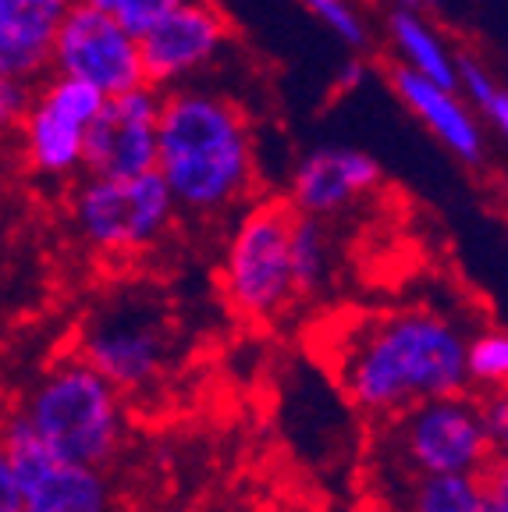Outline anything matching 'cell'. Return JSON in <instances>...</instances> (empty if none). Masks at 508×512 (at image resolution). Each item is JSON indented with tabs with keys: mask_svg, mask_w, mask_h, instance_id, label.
Instances as JSON below:
<instances>
[{
	"mask_svg": "<svg viewBox=\"0 0 508 512\" xmlns=\"http://www.w3.org/2000/svg\"><path fill=\"white\" fill-rule=\"evenodd\" d=\"M47 68L86 82L104 96L125 93V89L146 82L139 36L128 32L111 8L75 4V0L50 40Z\"/></svg>",
	"mask_w": 508,
	"mask_h": 512,
	"instance_id": "9",
	"label": "cell"
},
{
	"mask_svg": "<svg viewBox=\"0 0 508 512\" xmlns=\"http://www.w3.org/2000/svg\"><path fill=\"white\" fill-rule=\"evenodd\" d=\"M363 79H366V64L356 61V57H349V61L342 64V72H338V89H342V93H352V89H359Z\"/></svg>",
	"mask_w": 508,
	"mask_h": 512,
	"instance_id": "27",
	"label": "cell"
},
{
	"mask_svg": "<svg viewBox=\"0 0 508 512\" xmlns=\"http://www.w3.org/2000/svg\"><path fill=\"white\" fill-rule=\"evenodd\" d=\"M75 4H96V8H111V0H75Z\"/></svg>",
	"mask_w": 508,
	"mask_h": 512,
	"instance_id": "28",
	"label": "cell"
},
{
	"mask_svg": "<svg viewBox=\"0 0 508 512\" xmlns=\"http://www.w3.org/2000/svg\"><path fill=\"white\" fill-rule=\"evenodd\" d=\"M104 104V93L68 75H43L40 89H32L29 111L22 125L25 160L36 175L72 178L82 171V146L86 128Z\"/></svg>",
	"mask_w": 508,
	"mask_h": 512,
	"instance_id": "10",
	"label": "cell"
},
{
	"mask_svg": "<svg viewBox=\"0 0 508 512\" xmlns=\"http://www.w3.org/2000/svg\"><path fill=\"white\" fill-rule=\"evenodd\" d=\"M388 32L395 43L398 64L430 82L455 89V50L445 36L427 22L416 8H395L388 15Z\"/></svg>",
	"mask_w": 508,
	"mask_h": 512,
	"instance_id": "16",
	"label": "cell"
},
{
	"mask_svg": "<svg viewBox=\"0 0 508 512\" xmlns=\"http://www.w3.org/2000/svg\"><path fill=\"white\" fill-rule=\"evenodd\" d=\"M395 445L409 470L420 473H487L491 441L469 392L437 395L395 413Z\"/></svg>",
	"mask_w": 508,
	"mask_h": 512,
	"instance_id": "7",
	"label": "cell"
},
{
	"mask_svg": "<svg viewBox=\"0 0 508 512\" xmlns=\"http://www.w3.org/2000/svg\"><path fill=\"white\" fill-rule=\"evenodd\" d=\"M178 4H185V0H111V11L128 32L139 36V32H146L153 22H160L167 11H175Z\"/></svg>",
	"mask_w": 508,
	"mask_h": 512,
	"instance_id": "22",
	"label": "cell"
},
{
	"mask_svg": "<svg viewBox=\"0 0 508 512\" xmlns=\"http://www.w3.org/2000/svg\"><path fill=\"white\" fill-rule=\"evenodd\" d=\"M18 413L54 456L100 470L118 459L128 438L125 395L79 356L57 360L32 384Z\"/></svg>",
	"mask_w": 508,
	"mask_h": 512,
	"instance_id": "3",
	"label": "cell"
},
{
	"mask_svg": "<svg viewBox=\"0 0 508 512\" xmlns=\"http://www.w3.org/2000/svg\"><path fill=\"white\" fill-rule=\"evenodd\" d=\"M29 100H32V82L0 72V132L18 128V121L29 111Z\"/></svg>",
	"mask_w": 508,
	"mask_h": 512,
	"instance_id": "23",
	"label": "cell"
},
{
	"mask_svg": "<svg viewBox=\"0 0 508 512\" xmlns=\"http://www.w3.org/2000/svg\"><path fill=\"white\" fill-rule=\"evenodd\" d=\"M0 448L15 473L22 512H114L107 470L54 456L15 413L0 431Z\"/></svg>",
	"mask_w": 508,
	"mask_h": 512,
	"instance_id": "8",
	"label": "cell"
},
{
	"mask_svg": "<svg viewBox=\"0 0 508 512\" xmlns=\"http://www.w3.org/2000/svg\"><path fill=\"white\" fill-rule=\"evenodd\" d=\"M72 217L89 249L132 256L157 246L178 210L157 171H143L128 178L86 175L72 196Z\"/></svg>",
	"mask_w": 508,
	"mask_h": 512,
	"instance_id": "6",
	"label": "cell"
},
{
	"mask_svg": "<svg viewBox=\"0 0 508 512\" xmlns=\"http://www.w3.org/2000/svg\"><path fill=\"white\" fill-rule=\"evenodd\" d=\"M487 473H420L409 512H480Z\"/></svg>",
	"mask_w": 508,
	"mask_h": 512,
	"instance_id": "18",
	"label": "cell"
},
{
	"mask_svg": "<svg viewBox=\"0 0 508 512\" xmlns=\"http://www.w3.org/2000/svg\"><path fill=\"white\" fill-rule=\"evenodd\" d=\"M391 4H395V8H416V0H391ZM420 11V8H416Z\"/></svg>",
	"mask_w": 508,
	"mask_h": 512,
	"instance_id": "29",
	"label": "cell"
},
{
	"mask_svg": "<svg viewBox=\"0 0 508 512\" xmlns=\"http://www.w3.org/2000/svg\"><path fill=\"white\" fill-rule=\"evenodd\" d=\"M79 360L121 395L150 392L175 363V331L164 310L139 296H118L89 313L79 335Z\"/></svg>",
	"mask_w": 508,
	"mask_h": 512,
	"instance_id": "5",
	"label": "cell"
},
{
	"mask_svg": "<svg viewBox=\"0 0 508 512\" xmlns=\"http://www.w3.org/2000/svg\"><path fill=\"white\" fill-rule=\"evenodd\" d=\"M466 331L434 310L370 320L342 356V388L363 413L395 416L437 395L469 392Z\"/></svg>",
	"mask_w": 508,
	"mask_h": 512,
	"instance_id": "2",
	"label": "cell"
},
{
	"mask_svg": "<svg viewBox=\"0 0 508 512\" xmlns=\"http://www.w3.org/2000/svg\"><path fill=\"white\" fill-rule=\"evenodd\" d=\"M480 409V427H484L491 448H505L508 441V399L501 392H487L484 402H477Z\"/></svg>",
	"mask_w": 508,
	"mask_h": 512,
	"instance_id": "24",
	"label": "cell"
},
{
	"mask_svg": "<svg viewBox=\"0 0 508 512\" xmlns=\"http://www.w3.org/2000/svg\"><path fill=\"white\" fill-rule=\"evenodd\" d=\"M72 0H0V72L36 82L50 72V40Z\"/></svg>",
	"mask_w": 508,
	"mask_h": 512,
	"instance_id": "15",
	"label": "cell"
},
{
	"mask_svg": "<svg viewBox=\"0 0 508 512\" xmlns=\"http://www.w3.org/2000/svg\"><path fill=\"white\" fill-rule=\"evenodd\" d=\"M480 512H508V480L505 470H498V477H487V491H484V509Z\"/></svg>",
	"mask_w": 508,
	"mask_h": 512,
	"instance_id": "26",
	"label": "cell"
},
{
	"mask_svg": "<svg viewBox=\"0 0 508 512\" xmlns=\"http://www.w3.org/2000/svg\"><path fill=\"white\" fill-rule=\"evenodd\" d=\"M462 363H466V384L473 388H501L508 377V335L501 328H484L477 335H466V352H462Z\"/></svg>",
	"mask_w": 508,
	"mask_h": 512,
	"instance_id": "20",
	"label": "cell"
},
{
	"mask_svg": "<svg viewBox=\"0 0 508 512\" xmlns=\"http://www.w3.org/2000/svg\"><path fill=\"white\" fill-rule=\"evenodd\" d=\"M384 171L370 153L356 146H317L295 164L292 185H288V207L295 214L342 217L356 207L363 196L381 185Z\"/></svg>",
	"mask_w": 508,
	"mask_h": 512,
	"instance_id": "13",
	"label": "cell"
},
{
	"mask_svg": "<svg viewBox=\"0 0 508 512\" xmlns=\"http://www.w3.org/2000/svg\"><path fill=\"white\" fill-rule=\"evenodd\" d=\"M295 210L281 200L253 203L235 221L221 256L224 303L246 320H274L295 303L288 232Z\"/></svg>",
	"mask_w": 508,
	"mask_h": 512,
	"instance_id": "4",
	"label": "cell"
},
{
	"mask_svg": "<svg viewBox=\"0 0 508 512\" xmlns=\"http://www.w3.org/2000/svg\"><path fill=\"white\" fill-rule=\"evenodd\" d=\"M0 512H22V502H18V488H15V473H11L4 448H0Z\"/></svg>",
	"mask_w": 508,
	"mask_h": 512,
	"instance_id": "25",
	"label": "cell"
},
{
	"mask_svg": "<svg viewBox=\"0 0 508 512\" xmlns=\"http://www.w3.org/2000/svg\"><path fill=\"white\" fill-rule=\"evenodd\" d=\"M299 4L310 11L324 29H331L345 47H352V50L366 47V40H370V36H366V22L349 0H299Z\"/></svg>",
	"mask_w": 508,
	"mask_h": 512,
	"instance_id": "21",
	"label": "cell"
},
{
	"mask_svg": "<svg viewBox=\"0 0 508 512\" xmlns=\"http://www.w3.org/2000/svg\"><path fill=\"white\" fill-rule=\"evenodd\" d=\"M391 86H395L398 100L420 118L437 143L445 146L452 157L462 164L477 168L487 160V128L484 121L473 114V107L459 96V89L430 82L423 75L409 72V68H391Z\"/></svg>",
	"mask_w": 508,
	"mask_h": 512,
	"instance_id": "14",
	"label": "cell"
},
{
	"mask_svg": "<svg viewBox=\"0 0 508 512\" xmlns=\"http://www.w3.org/2000/svg\"><path fill=\"white\" fill-rule=\"evenodd\" d=\"M153 171L178 214L196 221L231 214L256 189V143L242 107L192 82L164 89Z\"/></svg>",
	"mask_w": 508,
	"mask_h": 512,
	"instance_id": "1",
	"label": "cell"
},
{
	"mask_svg": "<svg viewBox=\"0 0 508 512\" xmlns=\"http://www.w3.org/2000/svg\"><path fill=\"white\" fill-rule=\"evenodd\" d=\"M160 96L164 93L150 82L104 96V104L86 128V146H82V171L86 175L128 178L153 171Z\"/></svg>",
	"mask_w": 508,
	"mask_h": 512,
	"instance_id": "12",
	"label": "cell"
},
{
	"mask_svg": "<svg viewBox=\"0 0 508 512\" xmlns=\"http://www.w3.org/2000/svg\"><path fill=\"white\" fill-rule=\"evenodd\" d=\"M455 89L459 96L473 107L484 128H494V132H505L508 128V93L498 79L491 75L484 61L469 54H455Z\"/></svg>",
	"mask_w": 508,
	"mask_h": 512,
	"instance_id": "19",
	"label": "cell"
},
{
	"mask_svg": "<svg viewBox=\"0 0 508 512\" xmlns=\"http://www.w3.org/2000/svg\"><path fill=\"white\" fill-rule=\"evenodd\" d=\"M288 264H292L295 299H317L334 274V246L331 232L320 217L295 214L288 232Z\"/></svg>",
	"mask_w": 508,
	"mask_h": 512,
	"instance_id": "17",
	"label": "cell"
},
{
	"mask_svg": "<svg viewBox=\"0 0 508 512\" xmlns=\"http://www.w3.org/2000/svg\"><path fill=\"white\" fill-rule=\"evenodd\" d=\"M231 43V22L214 0H185L160 22L139 32V57L150 86L175 89L221 61Z\"/></svg>",
	"mask_w": 508,
	"mask_h": 512,
	"instance_id": "11",
	"label": "cell"
}]
</instances>
